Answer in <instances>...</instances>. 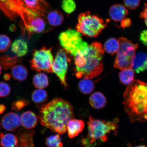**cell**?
Here are the masks:
<instances>
[{"label":"cell","mask_w":147,"mask_h":147,"mask_svg":"<svg viewBox=\"0 0 147 147\" xmlns=\"http://www.w3.org/2000/svg\"><path fill=\"white\" fill-rule=\"evenodd\" d=\"M84 127L83 121L76 119H71L68 123L67 127L69 137L72 139L77 137L82 132Z\"/></svg>","instance_id":"obj_15"},{"label":"cell","mask_w":147,"mask_h":147,"mask_svg":"<svg viewBox=\"0 0 147 147\" xmlns=\"http://www.w3.org/2000/svg\"><path fill=\"white\" fill-rule=\"evenodd\" d=\"M48 95L47 92L43 89H37L33 92L32 98L34 103L41 104L45 103L47 100Z\"/></svg>","instance_id":"obj_26"},{"label":"cell","mask_w":147,"mask_h":147,"mask_svg":"<svg viewBox=\"0 0 147 147\" xmlns=\"http://www.w3.org/2000/svg\"><path fill=\"white\" fill-rule=\"evenodd\" d=\"M128 13V9L124 5L121 4L114 5L109 10L110 17L114 21L119 22L125 18Z\"/></svg>","instance_id":"obj_13"},{"label":"cell","mask_w":147,"mask_h":147,"mask_svg":"<svg viewBox=\"0 0 147 147\" xmlns=\"http://www.w3.org/2000/svg\"><path fill=\"white\" fill-rule=\"evenodd\" d=\"M135 72L131 67L123 69L119 73L120 81L123 84L129 85L134 81Z\"/></svg>","instance_id":"obj_23"},{"label":"cell","mask_w":147,"mask_h":147,"mask_svg":"<svg viewBox=\"0 0 147 147\" xmlns=\"http://www.w3.org/2000/svg\"><path fill=\"white\" fill-rule=\"evenodd\" d=\"M20 119L22 125L26 129H32L35 127L38 123L37 117L35 114L31 111L24 113Z\"/></svg>","instance_id":"obj_16"},{"label":"cell","mask_w":147,"mask_h":147,"mask_svg":"<svg viewBox=\"0 0 147 147\" xmlns=\"http://www.w3.org/2000/svg\"><path fill=\"white\" fill-rule=\"evenodd\" d=\"M90 105L94 109H100L105 106L107 102L104 95L100 92H96L92 94L89 99Z\"/></svg>","instance_id":"obj_17"},{"label":"cell","mask_w":147,"mask_h":147,"mask_svg":"<svg viewBox=\"0 0 147 147\" xmlns=\"http://www.w3.org/2000/svg\"><path fill=\"white\" fill-rule=\"evenodd\" d=\"M140 16L141 18L144 19L145 23L147 26V3L145 4Z\"/></svg>","instance_id":"obj_34"},{"label":"cell","mask_w":147,"mask_h":147,"mask_svg":"<svg viewBox=\"0 0 147 147\" xmlns=\"http://www.w3.org/2000/svg\"><path fill=\"white\" fill-rule=\"evenodd\" d=\"M124 5L129 10H133L139 6L140 0H123Z\"/></svg>","instance_id":"obj_33"},{"label":"cell","mask_w":147,"mask_h":147,"mask_svg":"<svg viewBox=\"0 0 147 147\" xmlns=\"http://www.w3.org/2000/svg\"><path fill=\"white\" fill-rule=\"evenodd\" d=\"M29 102L27 99L21 98L18 100H14L11 104L12 110L16 111H20L23 108L28 105Z\"/></svg>","instance_id":"obj_30"},{"label":"cell","mask_w":147,"mask_h":147,"mask_svg":"<svg viewBox=\"0 0 147 147\" xmlns=\"http://www.w3.org/2000/svg\"><path fill=\"white\" fill-rule=\"evenodd\" d=\"M18 142L17 135L11 133L0 134V144L2 147H16Z\"/></svg>","instance_id":"obj_21"},{"label":"cell","mask_w":147,"mask_h":147,"mask_svg":"<svg viewBox=\"0 0 147 147\" xmlns=\"http://www.w3.org/2000/svg\"><path fill=\"white\" fill-rule=\"evenodd\" d=\"M11 44V40L8 36L0 35V52H4L8 50Z\"/></svg>","instance_id":"obj_31"},{"label":"cell","mask_w":147,"mask_h":147,"mask_svg":"<svg viewBox=\"0 0 147 147\" xmlns=\"http://www.w3.org/2000/svg\"><path fill=\"white\" fill-rule=\"evenodd\" d=\"M58 38L64 50L74 57L89 51V45L83 40L82 34L75 29L69 28L61 33Z\"/></svg>","instance_id":"obj_5"},{"label":"cell","mask_w":147,"mask_h":147,"mask_svg":"<svg viewBox=\"0 0 147 147\" xmlns=\"http://www.w3.org/2000/svg\"><path fill=\"white\" fill-rule=\"evenodd\" d=\"M16 27L15 25H12L10 27V30L11 32H14V31H15L16 30Z\"/></svg>","instance_id":"obj_39"},{"label":"cell","mask_w":147,"mask_h":147,"mask_svg":"<svg viewBox=\"0 0 147 147\" xmlns=\"http://www.w3.org/2000/svg\"><path fill=\"white\" fill-rule=\"evenodd\" d=\"M1 64H0V74H1Z\"/></svg>","instance_id":"obj_41"},{"label":"cell","mask_w":147,"mask_h":147,"mask_svg":"<svg viewBox=\"0 0 147 147\" xmlns=\"http://www.w3.org/2000/svg\"><path fill=\"white\" fill-rule=\"evenodd\" d=\"M131 67L137 73L147 69V55L143 53H139L134 55L130 63Z\"/></svg>","instance_id":"obj_14"},{"label":"cell","mask_w":147,"mask_h":147,"mask_svg":"<svg viewBox=\"0 0 147 147\" xmlns=\"http://www.w3.org/2000/svg\"><path fill=\"white\" fill-rule=\"evenodd\" d=\"M45 18L49 25L53 27L61 24L63 21L64 16L59 11L55 10L49 12Z\"/></svg>","instance_id":"obj_19"},{"label":"cell","mask_w":147,"mask_h":147,"mask_svg":"<svg viewBox=\"0 0 147 147\" xmlns=\"http://www.w3.org/2000/svg\"><path fill=\"white\" fill-rule=\"evenodd\" d=\"M26 5L29 8L38 13L45 18L50 10L49 5L45 1L41 0H23Z\"/></svg>","instance_id":"obj_12"},{"label":"cell","mask_w":147,"mask_h":147,"mask_svg":"<svg viewBox=\"0 0 147 147\" xmlns=\"http://www.w3.org/2000/svg\"><path fill=\"white\" fill-rule=\"evenodd\" d=\"M89 47L87 54L75 57V74L78 78H94L103 70L102 61L104 50L102 45L99 42H94Z\"/></svg>","instance_id":"obj_3"},{"label":"cell","mask_w":147,"mask_h":147,"mask_svg":"<svg viewBox=\"0 0 147 147\" xmlns=\"http://www.w3.org/2000/svg\"><path fill=\"white\" fill-rule=\"evenodd\" d=\"M45 144L48 147H62L63 146L59 134L51 135L46 137Z\"/></svg>","instance_id":"obj_28"},{"label":"cell","mask_w":147,"mask_h":147,"mask_svg":"<svg viewBox=\"0 0 147 147\" xmlns=\"http://www.w3.org/2000/svg\"><path fill=\"white\" fill-rule=\"evenodd\" d=\"M38 116L42 126L62 135L67 131L68 123L74 115L71 104L63 99L56 98L42 105Z\"/></svg>","instance_id":"obj_1"},{"label":"cell","mask_w":147,"mask_h":147,"mask_svg":"<svg viewBox=\"0 0 147 147\" xmlns=\"http://www.w3.org/2000/svg\"><path fill=\"white\" fill-rule=\"evenodd\" d=\"M67 54L63 49H60L57 53L52 65L53 72L59 78L61 83L65 89L68 86L66 81V76L68 69Z\"/></svg>","instance_id":"obj_9"},{"label":"cell","mask_w":147,"mask_h":147,"mask_svg":"<svg viewBox=\"0 0 147 147\" xmlns=\"http://www.w3.org/2000/svg\"><path fill=\"white\" fill-rule=\"evenodd\" d=\"M6 109V106L4 105L0 104V115H1L4 113Z\"/></svg>","instance_id":"obj_37"},{"label":"cell","mask_w":147,"mask_h":147,"mask_svg":"<svg viewBox=\"0 0 147 147\" xmlns=\"http://www.w3.org/2000/svg\"><path fill=\"white\" fill-rule=\"evenodd\" d=\"M131 21L129 18H125L121 22V26L123 28L127 27L131 25Z\"/></svg>","instance_id":"obj_36"},{"label":"cell","mask_w":147,"mask_h":147,"mask_svg":"<svg viewBox=\"0 0 147 147\" xmlns=\"http://www.w3.org/2000/svg\"><path fill=\"white\" fill-rule=\"evenodd\" d=\"M88 135L82 137L81 142L85 147H95L97 142H105L108 135L113 131L117 132V125L115 122L97 119L90 116L87 123Z\"/></svg>","instance_id":"obj_4"},{"label":"cell","mask_w":147,"mask_h":147,"mask_svg":"<svg viewBox=\"0 0 147 147\" xmlns=\"http://www.w3.org/2000/svg\"><path fill=\"white\" fill-rule=\"evenodd\" d=\"M118 41L119 47L115 58L114 67L122 70L131 67V61L135 54L138 45L132 43L124 37L119 38Z\"/></svg>","instance_id":"obj_7"},{"label":"cell","mask_w":147,"mask_h":147,"mask_svg":"<svg viewBox=\"0 0 147 147\" xmlns=\"http://www.w3.org/2000/svg\"><path fill=\"white\" fill-rule=\"evenodd\" d=\"M11 51L16 56L21 57L27 54L28 46L26 41L22 38L15 40L11 47Z\"/></svg>","instance_id":"obj_18"},{"label":"cell","mask_w":147,"mask_h":147,"mask_svg":"<svg viewBox=\"0 0 147 147\" xmlns=\"http://www.w3.org/2000/svg\"><path fill=\"white\" fill-rule=\"evenodd\" d=\"M11 75L9 74L6 73L3 75V78L6 81H9L10 80L11 78Z\"/></svg>","instance_id":"obj_38"},{"label":"cell","mask_w":147,"mask_h":147,"mask_svg":"<svg viewBox=\"0 0 147 147\" xmlns=\"http://www.w3.org/2000/svg\"><path fill=\"white\" fill-rule=\"evenodd\" d=\"M20 60L17 56L11 57L4 55L0 57V64L4 70L7 71L12 68L20 62Z\"/></svg>","instance_id":"obj_22"},{"label":"cell","mask_w":147,"mask_h":147,"mask_svg":"<svg viewBox=\"0 0 147 147\" xmlns=\"http://www.w3.org/2000/svg\"><path fill=\"white\" fill-rule=\"evenodd\" d=\"M33 84L37 89H43L49 85L48 78L45 73L37 74L33 78Z\"/></svg>","instance_id":"obj_24"},{"label":"cell","mask_w":147,"mask_h":147,"mask_svg":"<svg viewBox=\"0 0 147 147\" xmlns=\"http://www.w3.org/2000/svg\"><path fill=\"white\" fill-rule=\"evenodd\" d=\"M11 91L10 86L7 83L0 82V97H5L8 96Z\"/></svg>","instance_id":"obj_32"},{"label":"cell","mask_w":147,"mask_h":147,"mask_svg":"<svg viewBox=\"0 0 147 147\" xmlns=\"http://www.w3.org/2000/svg\"><path fill=\"white\" fill-rule=\"evenodd\" d=\"M135 147H147L146 146H144V145H142V146H137Z\"/></svg>","instance_id":"obj_40"},{"label":"cell","mask_w":147,"mask_h":147,"mask_svg":"<svg viewBox=\"0 0 147 147\" xmlns=\"http://www.w3.org/2000/svg\"><path fill=\"white\" fill-rule=\"evenodd\" d=\"M61 7L66 13L70 14L76 10V5L74 0H63L61 3Z\"/></svg>","instance_id":"obj_29"},{"label":"cell","mask_w":147,"mask_h":147,"mask_svg":"<svg viewBox=\"0 0 147 147\" xmlns=\"http://www.w3.org/2000/svg\"><path fill=\"white\" fill-rule=\"evenodd\" d=\"M35 132L21 129L17 133L18 142L16 147H34L33 137Z\"/></svg>","instance_id":"obj_11"},{"label":"cell","mask_w":147,"mask_h":147,"mask_svg":"<svg viewBox=\"0 0 147 147\" xmlns=\"http://www.w3.org/2000/svg\"><path fill=\"white\" fill-rule=\"evenodd\" d=\"M28 71L25 66L21 64H17L12 68L11 76L14 80L22 82L26 80Z\"/></svg>","instance_id":"obj_20"},{"label":"cell","mask_w":147,"mask_h":147,"mask_svg":"<svg viewBox=\"0 0 147 147\" xmlns=\"http://www.w3.org/2000/svg\"><path fill=\"white\" fill-rule=\"evenodd\" d=\"M119 47V42L115 38L108 40L104 46V49L107 52L112 55H114L118 51Z\"/></svg>","instance_id":"obj_27"},{"label":"cell","mask_w":147,"mask_h":147,"mask_svg":"<svg viewBox=\"0 0 147 147\" xmlns=\"http://www.w3.org/2000/svg\"><path fill=\"white\" fill-rule=\"evenodd\" d=\"M140 39L143 44L147 46V30L143 31L141 33Z\"/></svg>","instance_id":"obj_35"},{"label":"cell","mask_w":147,"mask_h":147,"mask_svg":"<svg viewBox=\"0 0 147 147\" xmlns=\"http://www.w3.org/2000/svg\"><path fill=\"white\" fill-rule=\"evenodd\" d=\"M78 21L76 30L82 35L90 37H96L107 25V22L90 11L79 15Z\"/></svg>","instance_id":"obj_6"},{"label":"cell","mask_w":147,"mask_h":147,"mask_svg":"<svg viewBox=\"0 0 147 147\" xmlns=\"http://www.w3.org/2000/svg\"><path fill=\"white\" fill-rule=\"evenodd\" d=\"M21 124L19 115L13 112L6 113L2 118V126L7 131H15Z\"/></svg>","instance_id":"obj_10"},{"label":"cell","mask_w":147,"mask_h":147,"mask_svg":"<svg viewBox=\"0 0 147 147\" xmlns=\"http://www.w3.org/2000/svg\"><path fill=\"white\" fill-rule=\"evenodd\" d=\"M0 129H1V123H0Z\"/></svg>","instance_id":"obj_42"},{"label":"cell","mask_w":147,"mask_h":147,"mask_svg":"<svg viewBox=\"0 0 147 147\" xmlns=\"http://www.w3.org/2000/svg\"><path fill=\"white\" fill-rule=\"evenodd\" d=\"M79 90L84 94H89L93 92L95 86L93 81L89 79H83L80 81L78 84Z\"/></svg>","instance_id":"obj_25"},{"label":"cell","mask_w":147,"mask_h":147,"mask_svg":"<svg viewBox=\"0 0 147 147\" xmlns=\"http://www.w3.org/2000/svg\"><path fill=\"white\" fill-rule=\"evenodd\" d=\"M52 48L47 49L45 47L39 50L33 51L32 58L30 61L31 67L38 72L41 71L53 73L52 65L54 58L51 51Z\"/></svg>","instance_id":"obj_8"},{"label":"cell","mask_w":147,"mask_h":147,"mask_svg":"<svg viewBox=\"0 0 147 147\" xmlns=\"http://www.w3.org/2000/svg\"><path fill=\"white\" fill-rule=\"evenodd\" d=\"M123 104L130 122L147 121V84L134 80L123 95Z\"/></svg>","instance_id":"obj_2"}]
</instances>
